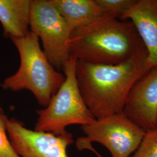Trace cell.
<instances>
[{
	"label": "cell",
	"instance_id": "7a4b0ae2",
	"mask_svg": "<svg viewBox=\"0 0 157 157\" xmlns=\"http://www.w3.org/2000/svg\"><path fill=\"white\" fill-rule=\"evenodd\" d=\"M68 45L71 57L93 64L116 65L147 53L132 23L106 15L74 30Z\"/></svg>",
	"mask_w": 157,
	"mask_h": 157
},
{
	"label": "cell",
	"instance_id": "30bf717a",
	"mask_svg": "<svg viewBox=\"0 0 157 157\" xmlns=\"http://www.w3.org/2000/svg\"><path fill=\"white\" fill-rule=\"evenodd\" d=\"M32 0H0V23L6 37H25L30 32Z\"/></svg>",
	"mask_w": 157,
	"mask_h": 157
},
{
	"label": "cell",
	"instance_id": "5bb4252c",
	"mask_svg": "<svg viewBox=\"0 0 157 157\" xmlns=\"http://www.w3.org/2000/svg\"><path fill=\"white\" fill-rule=\"evenodd\" d=\"M8 118L0 107V157H20L14 150L6 130Z\"/></svg>",
	"mask_w": 157,
	"mask_h": 157
},
{
	"label": "cell",
	"instance_id": "ba28073f",
	"mask_svg": "<svg viewBox=\"0 0 157 157\" xmlns=\"http://www.w3.org/2000/svg\"><path fill=\"white\" fill-rule=\"evenodd\" d=\"M123 113L145 132L157 127V65L132 87Z\"/></svg>",
	"mask_w": 157,
	"mask_h": 157
},
{
	"label": "cell",
	"instance_id": "52a82bcc",
	"mask_svg": "<svg viewBox=\"0 0 157 157\" xmlns=\"http://www.w3.org/2000/svg\"><path fill=\"white\" fill-rule=\"evenodd\" d=\"M6 130L20 157H69L67 147L74 142L73 136L67 131L59 135L38 132L26 128L15 118H8Z\"/></svg>",
	"mask_w": 157,
	"mask_h": 157
},
{
	"label": "cell",
	"instance_id": "2e32d148",
	"mask_svg": "<svg viewBox=\"0 0 157 157\" xmlns=\"http://www.w3.org/2000/svg\"></svg>",
	"mask_w": 157,
	"mask_h": 157
},
{
	"label": "cell",
	"instance_id": "4fadbf2b",
	"mask_svg": "<svg viewBox=\"0 0 157 157\" xmlns=\"http://www.w3.org/2000/svg\"><path fill=\"white\" fill-rule=\"evenodd\" d=\"M130 157H157V127L146 132L140 144Z\"/></svg>",
	"mask_w": 157,
	"mask_h": 157
},
{
	"label": "cell",
	"instance_id": "3957f363",
	"mask_svg": "<svg viewBox=\"0 0 157 157\" xmlns=\"http://www.w3.org/2000/svg\"><path fill=\"white\" fill-rule=\"evenodd\" d=\"M20 57L17 71L1 85L12 91H30L40 105L46 107L65 80L64 74L51 64L40 45L39 38L30 31L25 37L12 39Z\"/></svg>",
	"mask_w": 157,
	"mask_h": 157
},
{
	"label": "cell",
	"instance_id": "5b68a950",
	"mask_svg": "<svg viewBox=\"0 0 157 157\" xmlns=\"http://www.w3.org/2000/svg\"><path fill=\"white\" fill-rule=\"evenodd\" d=\"M82 129L85 136L76 141L78 150L96 142L107 148L112 157H130L146 133L123 112L95 119Z\"/></svg>",
	"mask_w": 157,
	"mask_h": 157
},
{
	"label": "cell",
	"instance_id": "7c38bea8",
	"mask_svg": "<svg viewBox=\"0 0 157 157\" xmlns=\"http://www.w3.org/2000/svg\"><path fill=\"white\" fill-rule=\"evenodd\" d=\"M101 15H106L120 19L135 0H95Z\"/></svg>",
	"mask_w": 157,
	"mask_h": 157
},
{
	"label": "cell",
	"instance_id": "277c9868",
	"mask_svg": "<svg viewBox=\"0 0 157 157\" xmlns=\"http://www.w3.org/2000/svg\"><path fill=\"white\" fill-rule=\"evenodd\" d=\"M77 59L71 57L62 69L65 80L52 97L48 105L36 112L38 118L34 130L61 135L72 124L82 126L92 123L95 118L86 106L76 77Z\"/></svg>",
	"mask_w": 157,
	"mask_h": 157
},
{
	"label": "cell",
	"instance_id": "8992f818",
	"mask_svg": "<svg viewBox=\"0 0 157 157\" xmlns=\"http://www.w3.org/2000/svg\"><path fill=\"white\" fill-rule=\"evenodd\" d=\"M29 28L41 40L51 64L62 70L71 58L68 44L72 30L51 0H32Z\"/></svg>",
	"mask_w": 157,
	"mask_h": 157
},
{
	"label": "cell",
	"instance_id": "9c48e42d",
	"mask_svg": "<svg viewBox=\"0 0 157 157\" xmlns=\"http://www.w3.org/2000/svg\"><path fill=\"white\" fill-rule=\"evenodd\" d=\"M132 23L152 67L157 65V0H135L120 19Z\"/></svg>",
	"mask_w": 157,
	"mask_h": 157
},
{
	"label": "cell",
	"instance_id": "9a60e30c",
	"mask_svg": "<svg viewBox=\"0 0 157 157\" xmlns=\"http://www.w3.org/2000/svg\"><path fill=\"white\" fill-rule=\"evenodd\" d=\"M91 150V151H92L93 152H94V153H95V154H96V155L97 156V157H104L103 156H102L101 154H100L96 150H95V149L92 147L91 145H90V146H88L87 147V148H86V150Z\"/></svg>",
	"mask_w": 157,
	"mask_h": 157
},
{
	"label": "cell",
	"instance_id": "6da1fadb",
	"mask_svg": "<svg viewBox=\"0 0 157 157\" xmlns=\"http://www.w3.org/2000/svg\"><path fill=\"white\" fill-rule=\"evenodd\" d=\"M152 67L147 53L116 65L77 60L76 77L86 106L99 119L123 112L132 87Z\"/></svg>",
	"mask_w": 157,
	"mask_h": 157
},
{
	"label": "cell",
	"instance_id": "8fae6325",
	"mask_svg": "<svg viewBox=\"0 0 157 157\" xmlns=\"http://www.w3.org/2000/svg\"><path fill=\"white\" fill-rule=\"evenodd\" d=\"M73 32L101 16L95 0H51Z\"/></svg>",
	"mask_w": 157,
	"mask_h": 157
}]
</instances>
